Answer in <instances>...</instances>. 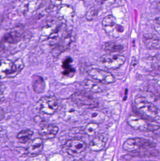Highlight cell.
<instances>
[{
  "instance_id": "1",
  "label": "cell",
  "mask_w": 160,
  "mask_h": 161,
  "mask_svg": "<svg viewBox=\"0 0 160 161\" xmlns=\"http://www.w3.org/2000/svg\"><path fill=\"white\" fill-rule=\"evenodd\" d=\"M136 109L141 114L153 120L160 118V110L154 104L147 100L143 97H138L134 100Z\"/></svg>"
},
{
  "instance_id": "8",
  "label": "cell",
  "mask_w": 160,
  "mask_h": 161,
  "mask_svg": "<svg viewBox=\"0 0 160 161\" xmlns=\"http://www.w3.org/2000/svg\"><path fill=\"white\" fill-rule=\"evenodd\" d=\"M23 33V25L21 24L17 25L4 35L2 39V42L10 44L18 43L22 39Z\"/></svg>"
},
{
  "instance_id": "2",
  "label": "cell",
  "mask_w": 160,
  "mask_h": 161,
  "mask_svg": "<svg viewBox=\"0 0 160 161\" xmlns=\"http://www.w3.org/2000/svg\"><path fill=\"white\" fill-rule=\"evenodd\" d=\"M157 144L150 140L142 138H130L123 145L125 151L129 152H137L139 150H147L155 148Z\"/></svg>"
},
{
  "instance_id": "9",
  "label": "cell",
  "mask_w": 160,
  "mask_h": 161,
  "mask_svg": "<svg viewBox=\"0 0 160 161\" xmlns=\"http://www.w3.org/2000/svg\"><path fill=\"white\" fill-rule=\"evenodd\" d=\"M88 75L94 80L102 84H110L116 81L115 76L111 73L99 69H93L88 71Z\"/></svg>"
},
{
  "instance_id": "18",
  "label": "cell",
  "mask_w": 160,
  "mask_h": 161,
  "mask_svg": "<svg viewBox=\"0 0 160 161\" xmlns=\"http://www.w3.org/2000/svg\"><path fill=\"white\" fill-rule=\"evenodd\" d=\"M86 118L91 121V123L100 124L102 123L105 119V114L98 110H91L86 112L85 114Z\"/></svg>"
},
{
  "instance_id": "11",
  "label": "cell",
  "mask_w": 160,
  "mask_h": 161,
  "mask_svg": "<svg viewBox=\"0 0 160 161\" xmlns=\"http://www.w3.org/2000/svg\"><path fill=\"white\" fill-rule=\"evenodd\" d=\"M80 109L81 108H79L70 99V101H65L63 103L61 113H62L64 118L71 119L80 114Z\"/></svg>"
},
{
  "instance_id": "25",
  "label": "cell",
  "mask_w": 160,
  "mask_h": 161,
  "mask_svg": "<svg viewBox=\"0 0 160 161\" xmlns=\"http://www.w3.org/2000/svg\"><path fill=\"white\" fill-rule=\"evenodd\" d=\"M99 129V124L95 123H90L85 127V132L88 136H94L97 134Z\"/></svg>"
},
{
  "instance_id": "15",
  "label": "cell",
  "mask_w": 160,
  "mask_h": 161,
  "mask_svg": "<svg viewBox=\"0 0 160 161\" xmlns=\"http://www.w3.org/2000/svg\"><path fill=\"white\" fill-rule=\"evenodd\" d=\"M43 148L42 139L41 138H36L31 142H29L26 148V152L33 157L40 154Z\"/></svg>"
},
{
  "instance_id": "19",
  "label": "cell",
  "mask_w": 160,
  "mask_h": 161,
  "mask_svg": "<svg viewBox=\"0 0 160 161\" xmlns=\"http://www.w3.org/2000/svg\"><path fill=\"white\" fill-rule=\"evenodd\" d=\"M32 87L34 92L42 93L46 89V84L43 78L38 75H34L32 77Z\"/></svg>"
},
{
  "instance_id": "30",
  "label": "cell",
  "mask_w": 160,
  "mask_h": 161,
  "mask_svg": "<svg viewBox=\"0 0 160 161\" xmlns=\"http://www.w3.org/2000/svg\"><path fill=\"white\" fill-rule=\"evenodd\" d=\"M101 1H108V0H101Z\"/></svg>"
},
{
  "instance_id": "22",
  "label": "cell",
  "mask_w": 160,
  "mask_h": 161,
  "mask_svg": "<svg viewBox=\"0 0 160 161\" xmlns=\"http://www.w3.org/2000/svg\"><path fill=\"white\" fill-rule=\"evenodd\" d=\"M103 48L104 50L111 53H119L125 50V48L123 45L113 42H105Z\"/></svg>"
},
{
  "instance_id": "29",
  "label": "cell",
  "mask_w": 160,
  "mask_h": 161,
  "mask_svg": "<svg viewBox=\"0 0 160 161\" xmlns=\"http://www.w3.org/2000/svg\"><path fill=\"white\" fill-rule=\"evenodd\" d=\"M155 29H156V31L160 35V25L157 26H156V27H155Z\"/></svg>"
},
{
  "instance_id": "4",
  "label": "cell",
  "mask_w": 160,
  "mask_h": 161,
  "mask_svg": "<svg viewBox=\"0 0 160 161\" xmlns=\"http://www.w3.org/2000/svg\"><path fill=\"white\" fill-rule=\"evenodd\" d=\"M127 123L132 128L146 132L155 131L159 129L160 126L149 122L144 118L134 115H129L127 118Z\"/></svg>"
},
{
  "instance_id": "10",
  "label": "cell",
  "mask_w": 160,
  "mask_h": 161,
  "mask_svg": "<svg viewBox=\"0 0 160 161\" xmlns=\"http://www.w3.org/2000/svg\"><path fill=\"white\" fill-rule=\"evenodd\" d=\"M65 147L69 155H77L85 150L86 145L84 142L79 139H70L66 142Z\"/></svg>"
},
{
  "instance_id": "6",
  "label": "cell",
  "mask_w": 160,
  "mask_h": 161,
  "mask_svg": "<svg viewBox=\"0 0 160 161\" xmlns=\"http://www.w3.org/2000/svg\"><path fill=\"white\" fill-rule=\"evenodd\" d=\"M126 59V57L123 55L116 53H110L100 57L99 58L98 62L108 69L115 70L118 69L124 65Z\"/></svg>"
},
{
  "instance_id": "27",
  "label": "cell",
  "mask_w": 160,
  "mask_h": 161,
  "mask_svg": "<svg viewBox=\"0 0 160 161\" xmlns=\"http://www.w3.org/2000/svg\"><path fill=\"white\" fill-rule=\"evenodd\" d=\"M26 161H47V158L44 155L39 154L31 157Z\"/></svg>"
},
{
  "instance_id": "14",
  "label": "cell",
  "mask_w": 160,
  "mask_h": 161,
  "mask_svg": "<svg viewBox=\"0 0 160 161\" xmlns=\"http://www.w3.org/2000/svg\"><path fill=\"white\" fill-rule=\"evenodd\" d=\"M107 141V137L106 135L104 134L97 135L90 142L89 149L94 152L101 151L105 147Z\"/></svg>"
},
{
  "instance_id": "5",
  "label": "cell",
  "mask_w": 160,
  "mask_h": 161,
  "mask_svg": "<svg viewBox=\"0 0 160 161\" xmlns=\"http://www.w3.org/2000/svg\"><path fill=\"white\" fill-rule=\"evenodd\" d=\"M36 107L39 112L47 115H53L59 108V100L53 96L43 97L38 101Z\"/></svg>"
},
{
  "instance_id": "16",
  "label": "cell",
  "mask_w": 160,
  "mask_h": 161,
  "mask_svg": "<svg viewBox=\"0 0 160 161\" xmlns=\"http://www.w3.org/2000/svg\"><path fill=\"white\" fill-rule=\"evenodd\" d=\"M144 44L149 50L160 49V39L156 36H146L143 38Z\"/></svg>"
},
{
  "instance_id": "7",
  "label": "cell",
  "mask_w": 160,
  "mask_h": 161,
  "mask_svg": "<svg viewBox=\"0 0 160 161\" xmlns=\"http://www.w3.org/2000/svg\"><path fill=\"white\" fill-rule=\"evenodd\" d=\"M70 99L81 108H94L98 105L96 99L83 92L75 93L71 96Z\"/></svg>"
},
{
  "instance_id": "17",
  "label": "cell",
  "mask_w": 160,
  "mask_h": 161,
  "mask_svg": "<svg viewBox=\"0 0 160 161\" xmlns=\"http://www.w3.org/2000/svg\"><path fill=\"white\" fill-rule=\"evenodd\" d=\"M14 63L9 59L2 60L1 61L0 77L1 79L8 78L12 73Z\"/></svg>"
},
{
  "instance_id": "21",
  "label": "cell",
  "mask_w": 160,
  "mask_h": 161,
  "mask_svg": "<svg viewBox=\"0 0 160 161\" xmlns=\"http://www.w3.org/2000/svg\"><path fill=\"white\" fill-rule=\"evenodd\" d=\"M83 86L89 92H92L96 93L103 92L102 87L98 83L89 79L84 80L83 81Z\"/></svg>"
},
{
  "instance_id": "3",
  "label": "cell",
  "mask_w": 160,
  "mask_h": 161,
  "mask_svg": "<svg viewBox=\"0 0 160 161\" xmlns=\"http://www.w3.org/2000/svg\"><path fill=\"white\" fill-rule=\"evenodd\" d=\"M103 30L109 36L113 38H119L124 35L125 27L116 23V19L112 15H108L102 20Z\"/></svg>"
},
{
  "instance_id": "23",
  "label": "cell",
  "mask_w": 160,
  "mask_h": 161,
  "mask_svg": "<svg viewBox=\"0 0 160 161\" xmlns=\"http://www.w3.org/2000/svg\"><path fill=\"white\" fill-rule=\"evenodd\" d=\"M33 134H34V132L31 130H24L20 131L17 134V138L20 142L23 144H25L28 142H30Z\"/></svg>"
},
{
  "instance_id": "12",
  "label": "cell",
  "mask_w": 160,
  "mask_h": 161,
  "mask_svg": "<svg viewBox=\"0 0 160 161\" xmlns=\"http://www.w3.org/2000/svg\"><path fill=\"white\" fill-rule=\"evenodd\" d=\"M58 19L65 22L71 21L74 16L75 11L73 8L68 5H62L57 12Z\"/></svg>"
},
{
  "instance_id": "28",
  "label": "cell",
  "mask_w": 160,
  "mask_h": 161,
  "mask_svg": "<svg viewBox=\"0 0 160 161\" xmlns=\"http://www.w3.org/2000/svg\"><path fill=\"white\" fill-rule=\"evenodd\" d=\"M63 1V0H50V3L53 6L58 7L62 5Z\"/></svg>"
},
{
  "instance_id": "20",
  "label": "cell",
  "mask_w": 160,
  "mask_h": 161,
  "mask_svg": "<svg viewBox=\"0 0 160 161\" xmlns=\"http://www.w3.org/2000/svg\"><path fill=\"white\" fill-rule=\"evenodd\" d=\"M72 61L73 60L71 58L68 57L62 63V67L63 69L62 73L65 76H72L75 74L76 70L71 66Z\"/></svg>"
},
{
  "instance_id": "24",
  "label": "cell",
  "mask_w": 160,
  "mask_h": 161,
  "mask_svg": "<svg viewBox=\"0 0 160 161\" xmlns=\"http://www.w3.org/2000/svg\"><path fill=\"white\" fill-rule=\"evenodd\" d=\"M24 64L21 58L16 59L13 65V70L8 78H13L16 77L24 68Z\"/></svg>"
},
{
  "instance_id": "26",
  "label": "cell",
  "mask_w": 160,
  "mask_h": 161,
  "mask_svg": "<svg viewBox=\"0 0 160 161\" xmlns=\"http://www.w3.org/2000/svg\"><path fill=\"white\" fill-rule=\"evenodd\" d=\"M98 10L95 8H92L89 9L85 15V18L88 21L94 20L96 18L98 14Z\"/></svg>"
},
{
  "instance_id": "13",
  "label": "cell",
  "mask_w": 160,
  "mask_h": 161,
  "mask_svg": "<svg viewBox=\"0 0 160 161\" xmlns=\"http://www.w3.org/2000/svg\"><path fill=\"white\" fill-rule=\"evenodd\" d=\"M59 129L54 125L42 126L39 131V135L42 140H49L53 139L58 133Z\"/></svg>"
}]
</instances>
